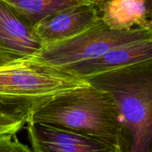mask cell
<instances>
[{
    "label": "cell",
    "mask_w": 152,
    "mask_h": 152,
    "mask_svg": "<svg viewBox=\"0 0 152 152\" xmlns=\"http://www.w3.org/2000/svg\"><path fill=\"white\" fill-rule=\"evenodd\" d=\"M28 120L74 131L113 152L128 151L124 120L115 100L108 91L90 84L53 98Z\"/></svg>",
    "instance_id": "1"
},
{
    "label": "cell",
    "mask_w": 152,
    "mask_h": 152,
    "mask_svg": "<svg viewBox=\"0 0 152 152\" xmlns=\"http://www.w3.org/2000/svg\"><path fill=\"white\" fill-rule=\"evenodd\" d=\"M84 79L115 100L124 120L128 151L152 152V59Z\"/></svg>",
    "instance_id": "2"
},
{
    "label": "cell",
    "mask_w": 152,
    "mask_h": 152,
    "mask_svg": "<svg viewBox=\"0 0 152 152\" xmlns=\"http://www.w3.org/2000/svg\"><path fill=\"white\" fill-rule=\"evenodd\" d=\"M88 84L34 57L0 64V111L29 117L53 98Z\"/></svg>",
    "instance_id": "3"
},
{
    "label": "cell",
    "mask_w": 152,
    "mask_h": 152,
    "mask_svg": "<svg viewBox=\"0 0 152 152\" xmlns=\"http://www.w3.org/2000/svg\"><path fill=\"white\" fill-rule=\"evenodd\" d=\"M152 33L140 28L114 30L99 18L83 33L71 39L45 46L34 58L62 68L82 61L97 58L111 50L151 38Z\"/></svg>",
    "instance_id": "4"
},
{
    "label": "cell",
    "mask_w": 152,
    "mask_h": 152,
    "mask_svg": "<svg viewBox=\"0 0 152 152\" xmlns=\"http://www.w3.org/2000/svg\"><path fill=\"white\" fill-rule=\"evenodd\" d=\"M45 46L34 28L0 0V64L34 57Z\"/></svg>",
    "instance_id": "5"
},
{
    "label": "cell",
    "mask_w": 152,
    "mask_h": 152,
    "mask_svg": "<svg viewBox=\"0 0 152 152\" xmlns=\"http://www.w3.org/2000/svg\"><path fill=\"white\" fill-rule=\"evenodd\" d=\"M26 125L34 152H113L105 144L65 128L31 120Z\"/></svg>",
    "instance_id": "6"
},
{
    "label": "cell",
    "mask_w": 152,
    "mask_h": 152,
    "mask_svg": "<svg viewBox=\"0 0 152 152\" xmlns=\"http://www.w3.org/2000/svg\"><path fill=\"white\" fill-rule=\"evenodd\" d=\"M99 18L93 2L84 3L55 12L34 27L45 45L55 44L79 35Z\"/></svg>",
    "instance_id": "7"
},
{
    "label": "cell",
    "mask_w": 152,
    "mask_h": 152,
    "mask_svg": "<svg viewBox=\"0 0 152 152\" xmlns=\"http://www.w3.org/2000/svg\"><path fill=\"white\" fill-rule=\"evenodd\" d=\"M149 59H152V37L117 48L95 59L82 61L61 68L80 78H86Z\"/></svg>",
    "instance_id": "8"
},
{
    "label": "cell",
    "mask_w": 152,
    "mask_h": 152,
    "mask_svg": "<svg viewBox=\"0 0 152 152\" xmlns=\"http://www.w3.org/2000/svg\"><path fill=\"white\" fill-rule=\"evenodd\" d=\"M96 6L99 18L111 29H145V0H107Z\"/></svg>",
    "instance_id": "9"
},
{
    "label": "cell",
    "mask_w": 152,
    "mask_h": 152,
    "mask_svg": "<svg viewBox=\"0 0 152 152\" xmlns=\"http://www.w3.org/2000/svg\"><path fill=\"white\" fill-rule=\"evenodd\" d=\"M15 12L34 28L49 15L67 7L88 2L92 0H4Z\"/></svg>",
    "instance_id": "10"
},
{
    "label": "cell",
    "mask_w": 152,
    "mask_h": 152,
    "mask_svg": "<svg viewBox=\"0 0 152 152\" xmlns=\"http://www.w3.org/2000/svg\"><path fill=\"white\" fill-rule=\"evenodd\" d=\"M28 117L16 115L0 111V135L17 133L26 125Z\"/></svg>",
    "instance_id": "11"
},
{
    "label": "cell",
    "mask_w": 152,
    "mask_h": 152,
    "mask_svg": "<svg viewBox=\"0 0 152 152\" xmlns=\"http://www.w3.org/2000/svg\"><path fill=\"white\" fill-rule=\"evenodd\" d=\"M17 133L0 135V152H31L32 148L19 140Z\"/></svg>",
    "instance_id": "12"
},
{
    "label": "cell",
    "mask_w": 152,
    "mask_h": 152,
    "mask_svg": "<svg viewBox=\"0 0 152 152\" xmlns=\"http://www.w3.org/2000/svg\"><path fill=\"white\" fill-rule=\"evenodd\" d=\"M105 1H107V0H92V1H93V3L95 5H99V4H102V2Z\"/></svg>",
    "instance_id": "13"
}]
</instances>
